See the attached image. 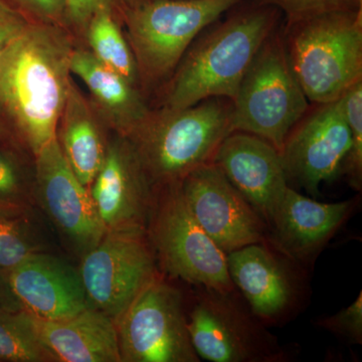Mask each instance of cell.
Instances as JSON below:
<instances>
[{"label": "cell", "mask_w": 362, "mask_h": 362, "mask_svg": "<svg viewBox=\"0 0 362 362\" xmlns=\"http://www.w3.org/2000/svg\"><path fill=\"white\" fill-rule=\"evenodd\" d=\"M71 51L56 26L30 23L0 64V106L33 156L57 138Z\"/></svg>", "instance_id": "1"}, {"label": "cell", "mask_w": 362, "mask_h": 362, "mask_svg": "<svg viewBox=\"0 0 362 362\" xmlns=\"http://www.w3.org/2000/svg\"><path fill=\"white\" fill-rule=\"evenodd\" d=\"M243 4L192 42L169 81L163 108L185 109L211 98L235 100L257 52L277 30L281 14L254 0Z\"/></svg>", "instance_id": "2"}, {"label": "cell", "mask_w": 362, "mask_h": 362, "mask_svg": "<svg viewBox=\"0 0 362 362\" xmlns=\"http://www.w3.org/2000/svg\"><path fill=\"white\" fill-rule=\"evenodd\" d=\"M233 102L211 98L185 109L149 112L128 139L154 187L180 182L209 163L226 136L232 133Z\"/></svg>", "instance_id": "3"}, {"label": "cell", "mask_w": 362, "mask_h": 362, "mask_svg": "<svg viewBox=\"0 0 362 362\" xmlns=\"http://www.w3.org/2000/svg\"><path fill=\"white\" fill-rule=\"evenodd\" d=\"M290 64L310 103L337 101L362 80V8L287 25Z\"/></svg>", "instance_id": "4"}, {"label": "cell", "mask_w": 362, "mask_h": 362, "mask_svg": "<svg viewBox=\"0 0 362 362\" xmlns=\"http://www.w3.org/2000/svg\"><path fill=\"white\" fill-rule=\"evenodd\" d=\"M290 64L284 37L275 30L257 52L233 101L232 132L258 136L282 151L286 138L309 110Z\"/></svg>", "instance_id": "5"}, {"label": "cell", "mask_w": 362, "mask_h": 362, "mask_svg": "<svg viewBox=\"0 0 362 362\" xmlns=\"http://www.w3.org/2000/svg\"><path fill=\"white\" fill-rule=\"evenodd\" d=\"M245 0H144L124 13L139 77H169L192 42Z\"/></svg>", "instance_id": "6"}, {"label": "cell", "mask_w": 362, "mask_h": 362, "mask_svg": "<svg viewBox=\"0 0 362 362\" xmlns=\"http://www.w3.org/2000/svg\"><path fill=\"white\" fill-rule=\"evenodd\" d=\"M146 235L164 273L195 287L235 291L226 252L192 216L180 182L154 187Z\"/></svg>", "instance_id": "7"}, {"label": "cell", "mask_w": 362, "mask_h": 362, "mask_svg": "<svg viewBox=\"0 0 362 362\" xmlns=\"http://www.w3.org/2000/svg\"><path fill=\"white\" fill-rule=\"evenodd\" d=\"M115 323L124 362L201 361L188 332L182 293L159 273Z\"/></svg>", "instance_id": "8"}, {"label": "cell", "mask_w": 362, "mask_h": 362, "mask_svg": "<svg viewBox=\"0 0 362 362\" xmlns=\"http://www.w3.org/2000/svg\"><path fill=\"white\" fill-rule=\"evenodd\" d=\"M199 288L187 315V329L199 358L211 362H278L285 358L267 331L233 292Z\"/></svg>", "instance_id": "9"}, {"label": "cell", "mask_w": 362, "mask_h": 362, "mask_svg": "<svg viewBox=\"0 0 362 362\" xmlns=\"http://www.w3.org/2000/svg\"><path fill=\"white\" fill-rule=\"evenodd\" d=\"M146 233H106L85 252L80 273L90 307L114 321L157 274Z\"/></svg>", "instance_id": "10"}, {"label": "cell", "mask_w": 362, "mask_h": 362, "mask_svg": "<svg viewBox=\"0 0 362 362\" xmlns=\"http://www.w3.org/2000/svg\"><path fill=\"white\" fill-rule=\"evenodd\" d=\"M180 183L192 216L226 254L268 240L265 221L211 162Z\"/></svg>", "instance_id": "11"}, {"label": "cell", "mask_w": 362, "mask_h": 362, "mask_svg": "<svg viewBox=\"0 0 362 362\" xmlns=\"http://www.w3.org/2000/svg\"><path fill=\"white\" fill-rule=\"evenodd\" d=\"M351 145L341 98L307 112L286 138L280 152L289 182L317 197L321 185L335 180Z\"/></svg>", "instance_id": "12"}, {"label": "cell", "mask_w": 362, "mask_h": 362, "mask_svg": "<svg viewBox=\"0 0 362 362\" xmlns=\"http://www.w3.org/2000/svg\"><path fill=\"white\" fill-rule=\"evenodd\" d=\"M228 274L252 315L265 325L286 322L303 300L296 262L267 240L226 254Z\"/></svg>", "instance_id": "13"}, {"label": "cell", "mask_w": 362, "mask_h": 362, "mask_svg": "<svg viewBox=\"0 0 362 362\" xmlns=\"http://www.w3.org/2000/svg\"><path fill=\"white\" fill-rule=\"evenodd\" d=\"M90 192L105 232L146 233L154 187L127 137L107 145Z\"/></svg>", "instance_id": "14"}, {"label": "cell", "mask_w": 362, "mask_h": 362, "mask_svg": "<svg viewBox=\"0 0 362 362\" xmlns=\"http://www.w3.org/2000/svg\"><path fill=\"white\" fill-rule=\"evenodd\" d=\"M35 157V194L62 233L83 252L104 237L90 189L78 180L64 156L58 138Z\"/></svg>", "instance_id": "15"}, {"label": "cell", "mask_w": 362, "mask_h": 362, "mask_svg": "<svg viewBox=\"0 0 362 362\" xmlns=\"http://www.w3.org/2000/svg\"><path fill=\"white\" fill-rule=\"evenodd\" d=\"M211 162L269 228L289 187L280 152L258 136L235 131L223 138Z\"/></svg>", "instance_id": "16"}, {"label": "cell", "mask_w": 362, "mask_h": 362, "mask_svg": "<svg viewBox=\"0 0 362 362\" xmlns=\"http://www.w3.org/2000/svg\"><path fill=\"white\" fill-rule=\"evenodd\" d=\"M6 277L21 308L37 318L59 320L90 307L78 271L51 255H30Z\"/></svg>", "instance_id": "17"}, {"label": "cell", "mask_w": 362, "mask_h": 362, "mask_svg": "<svg viewBox=\"0 0 362 362\" xmlns=\"http://www.w3.org/2000/svg\"><path fill=\"white\" fill-rule=\"evenodd\" d=\"M354 201L325 204L288 187L269 225L268 242L296 263L316 257L354 211Z\"/></svg>", "instance_id": "18"}, {"label": "cell", "mask_w": 362, "mask_h": 362, "mask_svg": "<svg viewBox=\"0 0 362 362\" xmlns=\"http://www.w3.org/2000/svg\"><path fill=\"white\" fill-rule=\"evenodd\" d=\"M30 319L40 342L54 361L122 362L115 321L104 312L88 307L59 320L33 315Z\"/></svg>", "instance_id": "19"}, {"label": "cell", "mask_w": 362, "mask_h": 362, "mask_svg": "<svg viewBox=\"0 0 362 362\" xmlns=\"http://www.w3.org/2000/svg\"><path fill=\"white\" fill-rule=\"evenodd\" d=\"M70 71L84 82L93 99L95 112L123 137H130L148 116L134 86L103 65L89 51L73 49Z\"/></svg>", "instance_id": "20"}, {"label": "cell", "mask_w": 362, "mask_h": 362, "mask_svg": "<svg viewBox=\"0 0 362 362\" xmlns=\"http://www.w3.org/2000/svg\"><path fill=\"white\" fill-rule=\"evenodd\" d=\"M95 115L90 102L71 78L57 138L71 170L89 189L103 164L107 150Z\"/></svg>", "instance_id": "21"}, {"label": "cell", "mask_w": 362, "mask_h": 362, "mask_svg": "<svg viewBox=\"0 0 362 362\" xmlns=\"http://www.w3.org/2000/svg\"><path fill=\"white\" fill-rule=\"evenodd\" d=\"M87 26V37L93 54L103 65L135 86L139 78L137 64L129 42L123 37L119 25L108 9L92 16Z\"/></svg>", "instance_id": "22"}, {"label": "cell", "mask_w": 362, "mask_h": 362, "mask_svg": "<svg viewBox=\"0 0 362 362\" xmlns=\"http://www.w3.org/2000/svg\"><path fill=\"white\" fill-rule=\"evenodd\" d=\"M0 361H54L35 334L30 314L23 309L0 313Z\"/></svg>", "instance_id": "23"}, {"label": "cell", "mask_w": 362, "mask_h": 362, "mask_svg": "<svg viewBox=\"0 0 362 362\" xmlns=\"http://www.w3.org/2000/svg\"><path fill=\"white\" fill-rule=\"evenodd\" d=\"M32 202L33 187L20 159L0 140V216L26 218Z\"/></svg>", "instance_id": "24"}, {"label": "cell", "mask_w": 362, "mask_h": 362, "mask_svg": "<svg viewBox=\"0 0 362 362\" xmlns=\"http://www.w3.org/2000/svg\"><path fill=\"white\" fill-rule=\"evenodd\" d=\"M343 111L351 134V145L341 171L349 177L350 187L357 192L362 187V80L341 97Z\"/></svg>", "instance_id": "25"}, {"label": "cell", "mask_w": 362, "mask_h": 362, "mask_svg": "<svg viewBox=\"0 0 362 362\" xmlns=\"http://www.w3.org/2000/svg\"><path fill=\"white\" fill-rule=\"evenodd\" d=\"M40 252L25 218L0 216V270L7 271Z\"/></svg>", "instance_id": "26"}, {"label": "cell", "mask_w": 362, "mask_h": 362, "mask_svg": "<svg viewBox=\"0 0 362 362\" xmlns=\"http://www.w3.org/2000/svg\"><path fill=\"white\" fill-rule=\"evenodd\" d=\"M275 7L287 18V25L333 11L362 8V0H254Z\"/></svg>", "instance_id": "27"}, {"label": "cell", "mask_w": 362, "mask_h": 362, "mask_svg": "<svg viewBox=\"0 0 362 362\" xmlns=\"http://www.w3.org/2000/svg\"><path fill=\"white\" fill-rule=\"evenodd\" d=\"M318 325L333 334L342 337L350 344L362 343V295L349 306L345 307L334 315L326 317L318 321Z\"/></svg>", "instance_id": "28"}, {"label": "cell", "mask_w": 362, "mask_h": 362, "mask_svg": "<svg viewBox=\"0 0 362 362\" xmlns=\"http://www.w3.org/2000/svg\"><path fill=\"white\" fill-rule=\"evenodd\" d=\"M144 0H66V18L77 25L86 26L92 16L102 9L122 8L124 13Z\"/></svg>", "instance_id": "29"}, {"label": "cell", "mask_w": 362, "mask_h": 362, "mask_svg": "<svg viewBox=\"0 0 362 362\" xmlns=\"http://www.w3.org/2000/svg\"><path fill=\"white\" fill-rule=\"evenodd\" d=\"M30 23L25 16L6 0H0V64L7 49Z\"/></svg>", "instance_id": "30"}, {"label": "cell", "mask_w": 362, "mask_h": 362, "mask_svg": "<svg viewBox=\"0 0 362 362\" xmlns=\"http://www.w3.org/2000/svg\"><path fill=\"white\" fill-rule=\"evenodd\" d=\"M28 13L39 18L44 23H57L66 16V0H14Z\"/></svg>", "instance_id": "31"}, {"label": "cell", "mask_w": 362, "mask_h": 362, "mask_svg": "<svg viewBox=\"0 0 362 362\" xmlns=\"http://www.w3.org/2000/svg\"><path fill=\"white\" fill-rule=\"evenodd\" d=\"M21 306L13 296L7 281L6 271L0 270V313L6 311L20 310Z\"/></svg>", "instance_id": "32"}]
</instances>
